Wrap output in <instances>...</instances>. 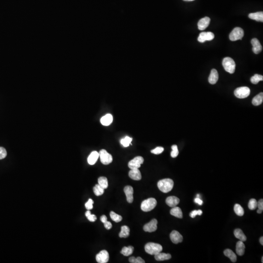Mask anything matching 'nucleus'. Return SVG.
Instances as JSON below:
<instances>
[{"label":"nucleus","instance_id":"obj_35","mask_svg":"<svg viewBox=\"0 0 263 263\" xmlns=\"http://www.w3.org/2000/svg\"><path fill=\"white\" fill-rule=\"evenodd\" d=\"M133 139L131 137H126L125 138H123L120 141L121 144L124 147H128L131 142H132Z\"/></svg>","mask_w":263,"mask_h":263},{"label":"nucleus","instance_id":"obj_48","mask_svg":"<svg viewBox=\"0 0 263 263\" xmlns=\"http://www.w3.org/2000/svg\"><path fill=\"white\" fill-rule=\"evenodd\" d=\"M91 211H90L89 210H88V211H87L86 213H85V216H86V217H87V216H88L89 215H91Z\"/></svg>","mask_w":263,"mask_h":263},{"label":"nucleus","instance_id":"obj_15","mask_svg":"<svg viewBox=\"0 0 263 263\" xmlns=\"http://www.w3.org/2000/svg\"><path fill=\"white\" fill-rule=\"evenodd\" d=\"M211 19L208 17H205L199 20L198 23V28L200 30H204L210 24Z\"/></svg>","mask_w":263,"mask_h":263},{"label":"nucleus","instance_id":"obj_27","mask_svg":"<svg viewBox=\"0 0 263 263\" xmlns=\"http://www.w3.org/2000/svg\"><path fill=\"white\" fill-rule=\"evenodd\" d=\"M130 234V229L127 226H123L121 228V232L119 234L120 238H127Z\"/></svg>","mask_w":263,"mask_h":263},{"label":"nucleus","instance_id":"obj_49","mask_svg":"<svg viewBox=\"0 0 263 263\" xmlns=\"http://www.w3.org/2000/svg\"><path fill=\"white\" fill-rule=\"evenodd\" d=\"M260 243L262 245H263V237L262 236L260 239Z\"/></svg>","mask_w":263,"mask_h":263},{"label":"nucleus","instance_id":"obj_12","mask_svg":"<svg viewBox=\"0 0 263 263\" xmlns=\"http://www.w3.org/2000/svg\"><path fill=\"white\" fill-rule=\"evenodd\" d=\"M170 239L173 243L177 244L182 242L183 238L179 232L176 230H173L170 234Z\"/></svg>","mask_w":263,"mask_h":263},{"label":"nucleus","instance_id":"obj_51","mask_svg":"<svg viewBox=\"0 0 263 263\" xmlns=\"http://www.w3.org/2000/svg\"><path fill=\"white\" fill-rule=\"evenodd\" d=\"M184 1H194V0H184Z\"/></svg>","mask_w":263,"mask_h":263},{"label":"nucleus","instance_id":"obj_17","mask_svg":"<svg viewBox=\"0 0 263 263\" xmlns=\"http://www.w3.org/2000/svg\"><path fill=\"white\" fill-rule=\"evenodd\" d=\"M179 202V199L177 197L174 196L168 197L166 200V204L170 207L172 208L176 206Z\"/></svg>","mask_w":263,"mask_h":263},{"label":"nucleus","instance_id":"obj_26","mask_svg":"<svg viewBox=\"0 0 263 263\" xmlns=\"http://www.w3.org/2000/svg\"><path fill=\"white\" fill-rule=\"evenodd\" d=\"M234 234L235 237L239 239L241 241L245 242L247 240V237L246 235L243 232L242 230L240 229H236L234 231Z\"/></svg>","mask_w":263,"mask_h":263},{"label":"nucleus","instance_id":"obj_10","mask_svg":"<svg viewBox=\"0 0 263 263\" xmlns=\"http://www.w3.org/2000/svg\"><path fill=\"white\" fill-rule=\"evenodd\" d=\"M157 224H158V221L155 219H153L150 222L145 225L143 227V229L145 232H149V233H152L155 232L157 230Z\"/></svg>","mask_w":263,"mask_h":263},{"label":"nucleus","instance_id":"obj_41","mask_svg":"<svg viewBox=\"0 0 263 263\" xmlns=\"http://www.w3.org/2000/svg\"><path fill=\"white\" fill-rule=\"evenodd\" d=\"M94 201L92 199H89L87 202L85 203V206L87 210H91L93 208Z\"/></svg>","mask_w":263,"mask_h":263},{"label":"nucleus","instance_id":"obj_8","mask_svg":"<svg viewBox=\"0 0 263 263\" xmlns=\"http://www.w3.org/2000/svg\"><path fill=\"white\" fill-rule=\"evenodd\" d=\"M144 162V158L142 157L138 156L136 157L128 163V167L131 169H139L141 165Z\"/></svg>","mask_w":263,"mask_h":263},{"label":"nucleus","instance_id":"obj_11","mask_svg":"<svg viewBox=\"0 0 263 263\" xmlns=\"http://www.w3.org/2000/svg\"><path fill=\"white\" fill-rule=\"evenodd\" d=\"M215 38V35L211 32H202L200 33L198 38V41L200 43H204L207 41H211Z\"/></svg>","mask_w":263,"mask_h":263},{"label":"nucleus","instance_id":"obj_1","mask_svg":"<svg viewBox=\"0 0 263 263\" xmlns=\"http://www.w3.org/2000/svg\"><path fill=\"white\" fill-rule=\"evenodd\" d=\"M173 180L170 178H165L159 181L158 183V187L160 191L164 193L170 192L173 188Z\"/></svg>","mask_w":263,"mask_h":263},{"label":"nucleus","instance_id":"obj_29","mask_svg":"<svg viewBox=\"0 0 263 263\" xmlns=\"http://www.w3.org/2000/svg\"><path fill=\"white\" fill-rule=\"evenodd\" d=\"M133 250H134V248H133V247L131 246L128 247H123V249L121 250L120 253L122 254L124 256H130V255H131L133 254Z\"/></svg>","mask_w":263,"mask_h":263},{"label":"nucleus","instance_id":"obj_14","mask_svg":"<svg viewBox=\"0 0 263 263\" xmlns=\"http://www.w3.org/2000/svg\"><path fill=\"white\" fill-rule=\"evenodd\" d=\"M251 44L253 46L252 51L255 54H258L261 52L263 48H262V45H261V44L258 39H256V38L252 39L251 41Z\"/></svg>","mask_w":263,"mask_h":263},{"label":"nucleus","instance_id":"obj_19","mask_svg":"<svg viewBox=\"0 0 263 263\" xmlns=\"http://www.w3.org/2000/svg\"><path fill=\"white\" fill-rule=\"evenodd\" d=\"M99 157V153L97 151H93L91 153V154L88 158V162L90 165H94L97 161Z\"/></svg>","mask_w":263,"mask_h":263},{"label":"nucleus","instance_id":"obj_38","mask_svg":"<svg viewBox=\"0 0 263 263\" xmlns=\"http://www.w3.org/2000/svg\"><path fill=\"white\" fill-rule=\"evenodd\" d=\"M172 151L171 153V157H172V158L177 157V155H178V154H179L177 146L176 145H173L172 146Z\"/></svg>","mask_w":263,"mask_h":263},{"label":"nucleus","instance_id":"obj_47","mask_svg":"<svg viewBox=\"0 0 263 263\" xmlns=\"http://www.w3.org/2000/svg\"><path fill=\"white\" fill-rule=\"evenodd\" d=\"M101 220L103 223H105L107 221V218L105 215H103L101 217Z\"/></svg>","mask_w":263,"mask_h":263},{"label":"nucleus","instance_id":"obj_5","mask_svg":"<svg viewBox=\"0 0 263 263\" xmlns=\"http://www.w3.org/2000/svg\"><path fill=\"white\" fill-rule=\"evenodd\" d=\"M244 35V30L240 27H235L229 34V38L232 41L242 40Z\"/></svg>","mask_w":263,"mask_h":263},{"label":"nucleus","instance_id":"obj_7","mask_svg":"<svg viewBox=\"0 0 263 263\" xmlns=\"http://www.w3.org/2000/svg\"><path fill=\"white\" fill-rule=\"evenodd\" d=\"M101 161L104 165H108L113 161V157L105 149L101 150L99 152Z\"/></svg>","mask_w":263,"mask_h":263},{"label":"nucleus","instance_id":"obj_25","mask_svg":"<svg viewBox=\"0 0 263 263\" xmlns=\"http://www.w3.org/2000/svg\"><path fill=\"white\" fill-rule=\"evenodd\" d=\"M170 213L172 215L178 218H182L183 213L180 208L178 207H174L170 211Z\"/></svg>","mask_w":263,"mask_h":263},{"label":"nucleus","instance_id":"obj_2","mask_svg":"<svg viewBox=\"0 0 263 263\" xmlns=\"http://www.w3.org/2000/svg\"><path fill=\"white\" fill-rule=\"evenodd\" d=\"M162 247L160 244L155 243H148L145 246V250L147 254L156 255L162 251Z\"/></svg>","mask_w":263,"mask_h":263},{"label":"nucleus","instance_id":"obj_46","mask_svg":"<svg viewBox=\"0 0 263 263\" xmlns=\"http://www.w3.org/2000/svg\"><path fill=\"white\" fill-rule=\"evenodd\" d=\"M194 202L199 205H202L203 204V201L201 199H200V198H196L194 199Z\"/></svg>","mask_w":263,"mask_h":263},{"label":"nucleus","instance_id":"obj_4","mask_svg":"<svg viewBox=\"0 0 263 263\" xmlns=\"http://www.w3.org/2000/svg\"><path fill=\"white\" fill-rule=\"evenodd\" d=\"M225 70L230 74L234 73L235 69V63L234 60L229 57H226L222 62Z\"/></svg>","mask_w":263,"mask_h":263},{"label":"nucleus","instance_id":"obj_23","mask_svg":"<svg viewBox=\"0 0 263 263\" xmlns=\"http://www.w3.org/2000/svg\"><path fill=\"white\" fill-rule=\"evenodd\" d=\"M249 18L259 22H263V12H257L252 13L249 15Z\"/></svg>","mask_w":263,"mask_h":263},{"label":"nucleus","instance_id":"obj_3","mask_svg":"<svg viewBox=\"0 0 263 263\" xmlns=\"http://www.w3.org/2000/svg\"><path fill=\"white\" fill-rule=\"evenodd\" d=\"M157 201L154 198H150L142 202L141 205V209L145 212L152 211L156 207Z\"/></svg>","mask_w":263,"mask_h":263},{"label":"nucleus","instance_id":"obj_6","mask_svg":"<svg viewBox=\"0 0 263 263\" xmlns=\"http://www.w3.org/2000/svg\"><path fill=\"white\" fill-rule=\"evenodd\" d=\"M234 95L239 98H245L250 95L251 90L247 87H240L237 88L234 91Z\"/></svg>","mask_w":263,"mask_h":263},{"label":"nucleus","instance_id":"obj_50","mask_svg":"<svg viewBox=\"0 0 263 263\" xmlns=\"http://www.w3.org/2000/svg\"><path fill=\"white\" fill-rule=\"evenodd\" d=\"M262 212H263V210H261V209H258V210H257V213H259V214H260V213H262Z\"/></svg>","mask_w":263,"mask_h":263},{"label":"nucleus","instance_id":"obj_45","mask_svg":"<svg viewBox=\"0 0 263 263\" xmlns=\"http://www.w3.org/2000/svg\"><path fill=\"white\" fill-rule=\"evenodd\" d=\"M257 207L259 209L263 210V199H260L258 202H257Z\"/></svg>","mask_w":263,"mask_h":263},{"label":"nucleus","instance_id":"obj_44","mask_svg":"<svg viewBox=\"0 0 263 263\" xmlns=\"http://www.w3.org/2000/svg\"><path fill=\"white\" fill-rule=\"evenodd\" d=\"M103 224H104V226H105V228L107 229H111L112 227V224L110 222H109V221H107L106 222H105V223H103Z\"/></svg>","mask_w":263,"mask_h":263},{"label":"nucleus","instance_id":"obj_34","mask_svg":"<svg viewBox=\"0 0 263 263\" xmlns=\"http://www.w3.org/2000/svg\"><path fill=\"white\" fill-rule=\"evenodd\" d=\"M111 218L112 220L114 221L116 223L119 222L123 219V217L121 216L116 214L114 211H111L110 213Z\"/></svg>","mask_w":263,"mask_h":263},{"label":"nucleus","instance_id":"obj_37","mask_svg":"<svg viewBox=\"0 0 263 263\" xmlns=\"http://www.w3.org/2000/svg\"><path fill=\"white\" fill-rule=\"evenodd\" d=\"M129 261L131 263H145L144 260L142 259L140 257H137L136 258L135 257H130Z\"/></svg>","mask_w":263,"mask_h":263},{"label":"nucleus","instance_id":"obj_13","mask_svg":"<svg viewBox=\"0 0 263 263\" xmlns=\"http://www.w3.org/2000/svg\"><path fill=\"white\" fill-rule=\"evenodd\" d=\"M124 192L126 195L128 202L132 203L133 200V187L130 186H127L124 189Z\"/></svg>","mask_w":263,"mask_h":263},{"label":"nucleus","instance_id":"obj_18","mask_svg":"<svg viewBox=\"0 0 263 263\" xmlns=\"http://www.w3.org/2000/svg\"><path fill=\"white\" fill-rule=\"evenodd\" d=\"M218 78L219 76L217 71L215 69H212L209 77V82L210 84H215L218 81Z\"/></svg>","mask_w":263,"mask_h":263},{"label":"nucleus","instance_id":"obj_36","mask_svg":"<svg viewBox=\"0 0 263 263\" xmlns=\"http://www.w3.org/2000/svg\"><path fill=\"white\" fill-rule=\"evenodd\" d=\"M248 207L251 210H255L257 207V201L256 199L254 198L251 199L249 201Z\"/></svg>","mask_w":263,"mask_h":263},{"label":"nucleus","instance_id":"obj_40","mask_svg":"<svg viewBox=\"0 0 263 263\" xmlns=\"http://www.w3.org/2000/svg\"><path fill=\"white\" fill-rule=\"evenodd\" d=\"M164 148L162 147H158L155 148L154 149L151 150V153H153L154 154L159 155L160 154L162 153L164 151Z\"/></svg>","mask_w":263,"mask_h":263},{"label":"nucleus","instance_id":"obj_52","mask_svg":"<svg viewBox=\"0 0 263 263\" xmlns=\"http://www.w3.org/2000/svg\"><path fill=\"white\" fill-rule=\"evenodd\" d=\"M262 263H263V257H262Z\"/></svg>","mask_w":263,"mask_h":263},{"label":"nucleus","instance_id":"obj_42","mask_svg":"<svg viewBox=\"0 0 263 263\" xmlns=\"http://www.w3.org/2000/svg\"><path fill=\"white\" fill-rule=\"evenodd\" d=\"M7 155V152L4 147H0V160L5 158Z\"/></svg>","mask_w":263,"mask_h":263},{"label":"nucleus","instance_id":"obj_31","mask_svg":"<svg viewBox=\"0 0 263 263\" xmlns=\"http://www.w3.org/2000/svg\"><path fill=\"white\" fill-rule=\"evenodd\" d=\"M234 211L235 213L239 216H242L244 215V210L241 205L236 204L234 205Z\"/></svg>","mask_w":263,"mask_h":263},{"label":"nucleus","instance_id":"obj_20","mask_svg":"<svg viewBox=\"0 0 263 263\" xmlns=\"http://www.w3.org/2000/svg\"><path fill=\"white\" fill-rule=\"evenodd\" d=\"M245 245L243 242L239 241L237 243L236 251L239 256H242L245 254Z\"/></svg>","mask_w":263,"mask_h":263},{"label":"nucleus","instance_id":"obj_16","mask_svg":"<svg viewBox=\"0 0 263 263\" xmlns=\"http://www.w3.org/2000/svg\"><path fill=\"white\" fill-rule=\"evenodd\" d=\"M129 176L134 180H140L141 179V174L138 169H131L129 172Z\"/></svg>","mask_w":263,"mask_h":263},{"label":"nucleus","instance_id":"obj_24","mask_svg":"<svg viewBox=\"0 0 263 263\" xmlns=\"http://www.w3.org/2000/svg\"><path fill=\"white\" fill-rule=\"evenodd\" d=\"M224 254L226 256L228 257L233 263H235L237 260L236 255L230 249H226L224 251Z\"/></svg>","mask_w":263,"mask_h":263},{"label":"nucleus","instance_id":"obj_39","mask_svg":"<svg viewBox=\"0 0 263 263\" xmlns=\"http://www.w3.org/2000/svg\"><path fill=\"white\" fill-rule=\"evenodd\" d=\"M202 213V211L201 210H194V211H193L190 212V217L194 218L195 217V216L197 215H201Z\"/></svg>","mask_w":263,"mask_h":263},{"label":"nucleus","instance_id":"obj_28","mask_svg":"<svg viewBox=\"0 0 263 263\" xmlns=\"http://www.w3.org/2000/svg\"><path fill=\"white\" fill-rule=\"evenodd\" d=\"M263 101V93H260L256 95L252 100V103L254 105L258 106L261 105Z\"/></svg>","mask_w":263,"mask_h":263},{"label":"nucleus","instance_id":"obj_32","mask_svg":"<svg viewBox=\"0 0 263 263\" xmlns=\"http://www.w3.org/2000/svg\"><path fill=\"white\" fill-rule=\"evenodd\" d=\"M93 190L94 193L97 196L101 195L105 192V189L98 184L95 185V187L93 188Z\"/></svg>","mask_w":263,"mask_h":263},{"label":"nucleus","instance_id":"obj_33","mask_svg":"<svg viewBox=\"0 0 263 263\" xmlns=\"http://www.w3.org/2000/svg\"><path fill=\"white\" fill-rule=\"evenodd\" d=\"M263 76L259 74H255L254 76H252L251 79V81L252 84H256L259 82L260 81H263Z\"/></svg>","mask_w":263,"mask_h":263},{"label":"nucleus","instance_id":"obj_9","mask_svg":"<svg viewBox=\"0 0 263 263\" xmlns=\"http://www.w3.org/2000/svg\"><path fill=\"white\" fill-rule=\"evenodd\" d=\"M96 259L98 263H107L109 259V254L108 251L106 250L101 251L96 255Z\"/></svg>","mask_w":263,"mask_h":263},{"label":"nucleus","instance_id":"obj_22","mask_svg":"<svg viewBox=\"0 0 263 263\" xmlns=\"http://www.w3.org/2000/svg\"><path fill=\"white\" fill-rule=\"evenodd\" d=\"M171 255L170 254H165L159 252L157 254L155 255V258L157 261H161L164 260H168L171 258Z\"/></svg>","mask_w":263,"mask_h":263},{"label":"nucleus","instance_id":"obj_30","mask_svg":"<svg viewBox=\"0 0 263 263\" xmlns=\"http://www.w3.org/2000/svg\"><path fill=\"white\" fill-rule=\"evenodd\" d=\"M98 184L104 189H106L108 187V182L107 178L104 176H101L98 178Z\"/></svg>","mask_w":263,"mask_h":263},{"label":"nucleus","instance_id":"obj_21","mask_svg":"<svg viewBox=\"0 0 263 263\" xmlns=\"http://www.w3.org/2000/svg\"><path fill=\"white\" fill-rule=\"evenodd\" d=\"M113 116L111 114H107L101 119V123L102 125L108 126L113 122Z\"/></svg>","mask_w":263,"mask_h":263},{"label":"nucleus","instance_id":"obj_43","mask_svg":"<svg viewBox=\"0 0 263 263\" xmlns=\"http://www.w3.org/2000/svg\"><path fill=\"white\" fill-rule=\"evenodd\" d=\"M87 218L89 221H90V222H95V221L97 219V216L95 215H92V214L89 215L87 217Z\"/></svg>","mask_w":263,"mask_h":263}]
</instances>
